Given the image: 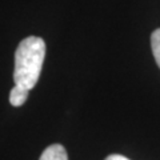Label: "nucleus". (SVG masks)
<instances>
[{
    "instance_id": "nucleus-1",
    "label": "nucleus",
    "mask_w": 160,
    "mask_h": 160,
    "mask_svg": "<svg viewBox=\"0 0 160 160\" xmlns=\"http://www.w3.org/2000/svg\"><path fill=\"white\" fill-rule=\"evenodd\" d=\"M46 56V43L42 38L28 36L23 39L15 52L13 82L16 86L32 89L42 73Z\"/></svg>"
},
{
    "instance_id": "nucleus-4",
    "label": "nucleus",
    "mask_w": 160,
    "mask_h": 160,
    "mask_svg": "<svg viewBox=\"0 0 160 160\" xmlns=\"http://www.w3.org/2000/svg\"><path fill=\"white\" fill-rule=\"evenodd\" d=\"M151 48H152L155 62H156V64L160 68V28L153 31L151 35Z\"/></svg>"
},
{
    "instance_id": "nucleus-2",
    "label": "nucleus",
    "mask_w": 160,
    "mask_h": 160,
    "mask_svg": "<svg viewBox=\"0 0 160 160\" xmlns=\"http://www.w3.org/2000/svg\"><path fill=\"white\" fill-rule=\"evenodd\" d=\"M39 160H68V155L62 144H52L44 149Z\"/></svg>"
},
{
    "instance_id": "nucleus-3",
    "label": "nucleus",
    "mask_w": 160,
    "mask_h": 160,
    "mask_svg": "<svg viewBox=\"0 0 160 160\" xmlns=\"http://www.w3.org/2000/svg\"><path fill=\"white\" fill-rule=\"evenodd\" d=\"M28 93H29V89L15 84V87L11 89V92H9V103H11V106L22 107L23 104L27 102Z\"/></svg>"
},
{
    "instance_id": "nucleus-5",
    "label": "nucleus",
    "mask_w": 160,
    "mask_h": 160,
    "mask_svg": "<svg viewBox=\"0 0 160 160\" xmlns=\"http://www.w3.org/2000/svg\"><path fill=\"white\" fill-rule=\"evenodd\" d=\"M104 160H129L128 158L123 156V155H118V153H113V155H109V156H107Z\"/></svg>"
}]
</instances>
